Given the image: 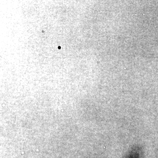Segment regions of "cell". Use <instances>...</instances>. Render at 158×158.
<instances>
[{
    "mask_svg": "<svg viewBox=\"0 0 158 158\" xmlns=\"http://www.w3.org/2000/svg\"><path fill=\"white\" fill-rule=\"evenodd\" d=\"M142 150L141 147L136 146L133 147L125 158H141Z\"/></svg>",
    "mask_w": 158,
    "mask_h": 158,
    "instance_id": "6da1fadb",
    "label": "cell"
}]
</instances>
